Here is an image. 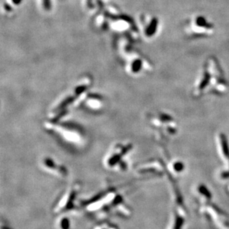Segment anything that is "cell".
<instances>
[{
  "label": "cell",
  "instance_id": "obj_1",
  "mask_svg": "<svg viewBox=\"0 0 229 229\" xmlns=\"http://www.w3.org/2000/svg\"><path fill=\"white\" fill-rule=\"evenodd\" d=\"M125 185H107L91 197L81 200L82 211L98 220L132 216L131 206L126 199Z\"/></svg>",
  "mask_w": 229,
  "mask_h": 229
},
{
  "label": "cell",
  "instance_id": "obj_4",
  "mask_svg": "<svg viewBox=\"0 0 229 229\" xmlns=\"http://www.w3.org/2000/svg\"><path fill=\"white\" fill-rule=\"evenodd\" d=\"M82 184L74 182L68 185L58 196L52 206L54 214H76L82 211L81 200L79 197L82 191Z\"/></svg>",
  "mask_w": 229,
  "mask_h": 229
},
{
  "label": "cell",
  "instance_id": "obj_8",
  "mask_svg": "<svg viewBox=\"0 0 229 229\" xmlns=\"http://www.w3.org/2000/svg\"><path fill=\"white\" fill-rule=\"evenodd\" d=\"M92 229H119L117 224L114 223L108 219L99 220Z\"/></svg>",
  "mask_w": 229,
  "mask_h": 229
},
{
  "label": "cell",
  "instance_id": "obj_7",
  "mask_svg": "<svg viewBox=\"0 0 229 229\" xmlns=\"http://www.w3.org/2000/svg\"><path fill=\"white\" fill-rule=\"evenodd\" d=\"M194 26H197L200 29V31H199L200 33H201V30L202 32L205 31L207 33V31L208 32L209 30L211 29V26L209 25L206 19L202 16H197V17L195 18L194 21Z\"/></svg>",
  "mask_w": 229,
  "mask_h": 229
},
{
  "label": "cell",
  "instance_id": "obj_6",
  "mask_svg": "<svg viewBox=\"0 0 229 229\" xmlns=\"http://www.w3.org/2000/svg\"><path fill=\"white\" fill-rule=\"evenodd\" d=\"M55 227L56 229H74L70 215L63 214L58 216V219L56 220Z\"/></svg>",
  "mask_w": 229,
  "mask_h": 229
},
{
  "label": "cell",
  "instance_id": "obj_12",
  "mask_svg": "<svg viewBox=\"0 0 229 229\" xmlns=\"http://www.w3.org/2000/svg\"><path fill=\"white\" fill-rule=\"evenodd\" d=\"M12 1H13V2L14 3V4H16V5H19V3L21 2L22 0H12Z\"/></svg>",
  "mask_w": 229,
  "mask_h": 229
},
{
  "label": "cell",
  "instance_id": "obj_3",
  "mask_svg": "<svg viewBox=\"0 0 229 229\" xmlns=\"http://www.w3.org/2000/svg\"><path fill=\"white\" fill-rule=\"evenodd\" d=\"M134 146L131 141L122 140L114 142L105 154L102 165L108 171L125 173L130 168L131 157Z\"/></svg>",
  "mask_w": 229,
  "mask_h": 229
},
{
  "label": "cell",
  "instance_id": "obj_5",
  "mask_svg": "<svg viewBox=\"0 0 229 229\" xmlns=\"http://www.w3.org/2000/svg\"><path fill=\"white\" fill-rule=\"evenodd\" d=\"M39 166L42 171L60 180H66L70 176L69 169L67 165L51 156L46 155L42 157L39 161Z\"/></svg>",
  "mask_w": 229,
  "mask_h": 229
},
{
  "label": "cell",
  "instance_id": "obj_11",
  "mask_svg": "<svg viewBox=\"0 0 229 229\" xmlns=\"http://www.w3.org/2000/svg\"><path fill=\"white\" fill-rule=\"evenodd\" d=\"M43 4L46 10H49L51 8V0H43Z\"/></svg>",
  "mask_w": 229,
  "mask_h": 229
},
{
  "label": "cell",
  "instance_id": "obj_9",
  "mask_svg": "<svg viewBox=\"0 0 229 229\" xmlns=\"http://www.w3.org/2000/svg\"><path fill=\"white\" fill-rule=\"evenodd\" d=\"M157 25H158V20H157V19L154 18V19H153L151 21L148 27L146 29V35H147L148 36H152L153 35L155 34L156 31H157Z\"/></svg>",
  "mask_w": 229,
  "mask_h": 229
},
{
  "label": "cell",
  "instance_id": "obj_2",
  "mask_svg": "<svg viewBox=\"0 0 229 229\" xmlns=\"http://www.w3.org/2000/svg\"><path fill=\"white\" fill-rule=\"evenodd\" d=\"M45 131L69 151L81 152L88 144V136L80 124L65 119H48L42 124Z\"/></svg>",
  "mask_w": 229,
  "mask_h": 229
},
{
  "label": "cell",
  "instance_id": "obj_10",
  "mask_svg": "<svg viewBox=\"0 0 229 229\" xmlns=\"http://www.w3.org/2000/svg\"><path fill=\"white\" fill-rule=\"evenodd\" d=\"M142 68V61L140 59H137L134 61L132 64V71L133 72L137 73L140 71Z\"/></svg>",
  "mask_w": 229,
  "mask_h": 229
},
{
  "label": "cell",
  "instance_id": "obj_13",
  "mask_svg": "<svg viewBox=\"0 0 229 229\" xmlns=\"http://www.w3.org/2000/svg\"><path fill=\"white\" fill-rule=\"evenodd\" d=\"M1 229H11V228H10V227L7 226V225H2V228Z\"/></svg>",
  "mask_w": 229,
  "mask_h": 229
}]
</instances>
